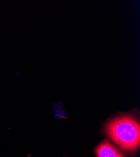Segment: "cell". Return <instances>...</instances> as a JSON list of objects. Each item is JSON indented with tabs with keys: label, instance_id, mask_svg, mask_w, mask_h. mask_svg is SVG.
<instances>
[{
	"label": "cell",
	"instance_id": "obj_1",
	"mask_svg": "<svg viewBox=\"0 0 140 157\" xmlns=\"http://www.w3.org/2000/svg\"><path fill=\"white\" fill-rule=\"evenodd\" d=\"M107 136L124 151L129 153L139 149L140 126L136 117L123 115L109 120L104 126Z\"/></svg>",
	"mask_w": 140,
	"mask_h": 157
},
{
	"label": "cell",
	"instance_id": "obj_2",
	"mask_svg": "<svg viewBox=\"0 0 140 157\" xmlns=\"http://www.w3.org/2000/svg\"><path fill=\"white\" fill-rule=\"evenodd\" d=\"M97 157H126V155L114 147L107 140H104L94 149Z\"/></svg>",
	"mask_w": 140,
	"mask_h": 157
}]
</instances>
